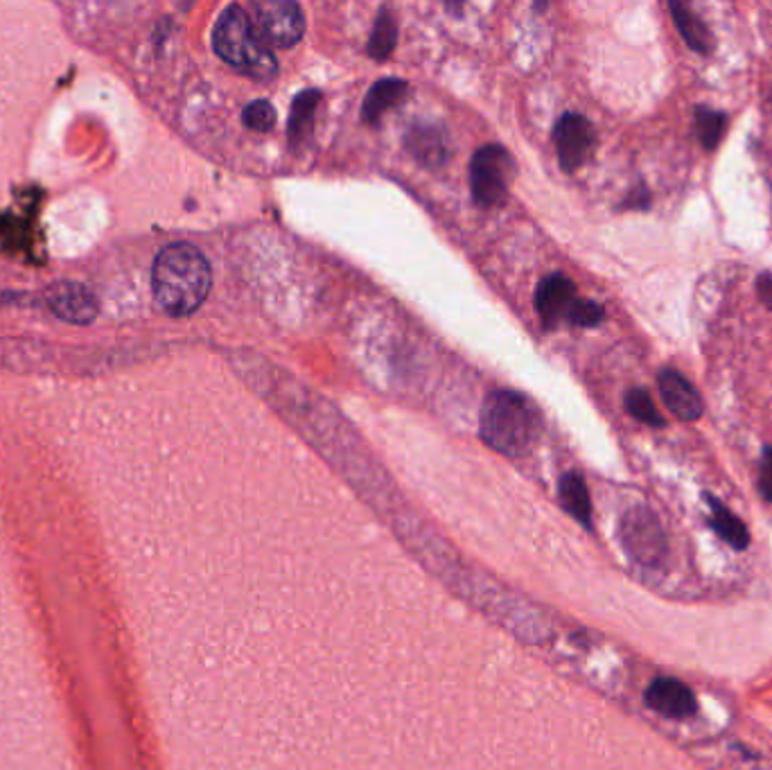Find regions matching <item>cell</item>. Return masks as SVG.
<instances>
[{
  "mask_svg": "<svg viewBox=\"0 0 772 770\" xmlns=\"http://www.w3.org/2000/svg\"><path fill=\"white\" fill-rule=\"evenodd\" d=\"M576 300V287L574 283L563 274H552L543 283L537 285L535 292V307L543 322L554 328L558 322L567 319L572 305Z\"/></svg>",
  "mask_w": 772,
  "mask_h": 770,
  "instance_id": "11",
  "label": "cell"
},
{
  "mask_svg": "<svg viewBox=\"0 0 772 770\" xmlns=\"http://www.w3.org/2000/svg\"><path fill=\"white\" fill-rule=\"evenodd\" d=\"M594 138H596L594 127L590 125L587 118L578 113H565L558 120L554 129V142H556V151H558L563 170L574 172L587 161L594 147Z\"/></svg>",
  "mask_w": 772,
  "mask_h": 770,
  "instance_id": "7",
  "label": "cell"
},
{
  "mask_svg": "<svg viewBox=\"0 0 772 770\" xmlns=\"http://www.w3.org/2000/svg\"><path fill=\"white\" fill-rule=\"evenodd\" d=\"M707 502L712 509L710 524L714 526V531L734 550H745L750 543V533H748L745 524L725 504H721L716 497L707 495Z\"/></svg>",
  "mask_w": 772,
  "mask_h": 770,
  "instance_id": "14",
  "label": "cell"
},
{
  "mask_svg": "<svg viewBox=\"0 0 772 770\" xmlns=\"http://www.w3.org/2000/svg\"><path fill=\"white\" fill-rule=\"evenodd\" d=\"M624 405L633 418H637L640 423H644L649 427H664L666 425V421L660 416V412H657V407H655V403L646 389H631L626 394Z\"/></svg>",
  "mask_w": 772,
  "mask_h": 770,
  "instance_id": "20",
  "label": "cell"
},
{
  "mask_svg": "<svg viewBox=\"0 0 772 770\" xmlns=\"http://www.w3.org/2000/svg\"><path fill=\"white\" fill-rule=\"evenodd\" d=\"M243 120L254 131H269L276 125V111H274V107L269 102L258 100V102H251L245 109Z\"/></svg>",
  "mask_w": 772,
  "mask_h": 770,
  "instance_id": "22",
  "label": "cell"
},
{
  "mask_svg": "<svg viewBox=\"0 0 772 770\" xmlns=\"http://www.w3.org/2000/svg\"><path fill=\"white\" fill-rule=\"evenodd\" d=\"M657 387L664 405L680 421H699L703 416V398L682 373L673 368H662L657 375Z\"/></svg>",
  "mask_w": 772,
  "mask_h": 770,
  "instance_id": "9",
  "label": "cell"
},
{
  "mask_svg": "<svg viewBox=\"0 0 772 770\" xmlns=\"http://www.w3.org/2000/svg\"><path fill=\"white\" fill-rule=\"evenodd\" d=\"M405 96H407V85L403 80H382V82H377L368 91V96L364 100L362 118L366 122H377L384 111H389L392 107H396Z\"/></svg>",
  "mask_w": 772,
  "mask_h": 770,
  "instance_id": "13",
  "label": "cell"
},
{
  "mask_svg": "<svg viewBox=\"0 0 772 770\" xmlns=\"http://www.w3.org/2000/svg\"><path fill=\"white\" fill-rule=\"evenodd\" d=\"M319 100H321V96L317 91H305L294 100L291 116H289V140L291 142L300 140L307 131H310Z\"/></svg>",
  "mask_w": 772,
  "mask_h": 770,
  "instance_id": "17",
  "label": "cell"
},
{
  "mask_svg": "<svg viewBox=\"0 0 772 770\" xmlns=\"http://www.w3.org/2000/svg\"><path fill=\"white\" fill-rule=\"evenodd\" d=\"M756 292L761 294V298H763L765 303H772V276H770V274L759 276V280H756Z\"/></svg>",
  "mask_w": 772,
  "mask_h": 770,
  "instance_id": "24",
  "label": "cell"
},
{
  "mask_svg": "<svg viewBox=\"0 0 772 770\" xmlns=\"http://www.w3.org/2000/svg\"><path fill=\"white\" fill-rule=\"evenodd\" d=\"M46 300L50 305V310L59 319L70 322V324L89 326L98 317L96 296L80 283H70V280L55 283L52 287H48Z\"/></svg>",
  "mask_w": 772,
  "mask_h": 770,
  "instance_id": "8",
  "label": "cell"
},
{
  "mask_svg": "<svg viewBox=\"0 0 772 770\" xmlns=\"http://www.w3.org/2000/svg\"><path fill=\"white\" fill-rule=\"evenodd\" d=\"M603 317H605V313H603V307L598 303L576 298L570 315H567V322L578 326V328H594V326H598L603 322Z\"/></svg>",
  "mask_w": 772,
  "mask_h": 770,
  "instance_id": "21",
  "label": "cell"
},
{
  "mask_svg": "<svg viewBox=\"0 0 772 770\" xmlns=\"http://www.w3.org/2000/svg\"><path fill=\"white\" fill-rule=\"evenodd\" d=\"M407 145L414 151V157L425 166H438L445 161V140H443V134L434 127L418 125L409 134Z\"/></svg>",
  "mask_w": 772,
  "mask_h": 770,
  "instance_id": "15",
  "label": "cell"
},
{
  "mask_svg": "<svg viewBox=\"0 0 772 770\" xmlns=\"http://www.w3.org/2000/svg\"><path fill=\"white\" fill-rule=\"evenodd\" d=\"M669 10H671L673 23H675L680 37L684 39V43H686L693 52L710 55L712 48H714V39H712L710 28H707L696 14H693L686 6H682V3H671Z\"/></svg>",
  "mask_w": 772,
  "mask_h": 770,
  "instance_id": "12",
  "label": "cell"
},
{
  "mask_svg": "<svg viewBox=\"0 0 772 770\" xmlns=\"http://www.w3.org/2000/svg\"><path fill=\"white\" fill-rule=\"evenodd\" d=\"M396 41H398V26H396L392 12L382 10L379 19H377V23L373 28V37L368 41V55L373 59L382 61V59H386L394 52Z\"/></svg>",
  "mask_w": 772,
  "mask_h": 770,
  "instance_id": "18",
  "label": "cell"
},
{
  "mask_svg": "<svg viewBox=\"0 0 772 770\" xmlns=\"http://www.w3.org/2000/svg\"><path fill=\"white\" fill-rule=\"evenodd\" d=\"M759 493L765 502H772V447H763L759 458Z\"/></svg>",
  "mask_w": 772,
  "mask_h": 770,
  "instance_id": "23",
  "label": "cell"
},
{
  "mask_svg": "<svg viewBox=\"0 0 772 770\" xmlns=\"http://www.w3.org/2000/svg\"><path fill=\"white\" fill-rule=\"evenodd\" d=\"M622 543L626 552L642 565L655 567L666 556V537L653 511L637 506L622 520Z\"/></svg>",
  "mask_w": 772,
  "mask_h": 770,
  "instance_id": "5",
  "label": "cell"
},
{
  "mask_svg": "<svg viewBox=\"0 0 772 770\" xmlns=\"http://www.w3.org/2000/svg\"><path fill=\"white\" fill-rule=\"evenodd\" d=\"M210 285L212 274L206 256L188 243L166 247L154 260V298L172 317L192 315L206 300Z\"/></svg>",
  "mask_w": 772,
  "mask_h": 770,
  "instance_id": "1",
  "label": "cell"
},
{
  "mask_svg": "<svg viewBox=\"0 0 772 770\" xmlns=\"http://www.w3.org/2000/svg\"><path fill=\"white\" fill-rule=\"evenodd\" d=\"M561 502L563 506L585 526L592 522V504H590V493L578 473H567L561 480Z\"/></svg>",
  "mask_w": 772,
  "mask_h": 770,
  "instance_id": "16",
  "label": "cell"
},
{
  "mask_svg": "<svg viewBox=\"0 0 772 770\" xmlns=\"http://www.w3.org/2000/svg\"><path fill=\"white\" fill-rule=\"evenodd\" d=\"M646 705L666 719H686L699 710L693 691L675 678H657L646 689Z\"/></svg>",
  "mask_w": 772,
  "mask_h": 770,
  "instance_id": "10",
  "label": "cell"
},
{
  "mask_svg": "<svg viewBox=\"0 0 772 770\" xmlns=\"http://www.w3.org/2000/svg\"><path fill=\"white\" fill-rule=\"evenodd\" d=\"M537 414L533 405L515 392H495L482 407V438L506 456H522L535 441Z\"/></svg>",
  "mask_w": 772,
  "mask_h": 770,
  "instance_id": "3",
  "label": "cell"
},
{
  "mask_svg": "<svg viewBox=\"0 0 772 770\" xmlns=\"http://www.w3.org/2000/svg\"><path fill=\"white\" fill-rule=\"evenodd\" d=\"M212 46L226 63L260 77V80L274 77L278 70L269 43L260 34L256 21L240 6H230L221 12L212 30Z\"/></svg>",
  "mask_w": 772,
  "mask_h": 770,
  "instance_id": "2",
  "label": "cell"
},
{
  "mask_svg": "<svg viewBox=\"0 0 772 770\" xmlns=\"http://www.w3.org/2000/svg\"><path fill=\"white\" fill-rule=\"evenodd\" d=\"M513 177V157L502 145L482 147L471 166L473 197L484 208L504 204L508 195V181Z\"/></svg>",
  "mask_w": 772,
  "mask_h": 770,
  "instance_id": "4",
  "label": "cell"
},
{
  "mask_svg": "<svg viewBox=\"0 0 772 770\" xmlns=\"http://www.w3.org/2000/svg\"><path fill=\"white\" fill-rule=\"evenodd\" d=\"M256 26L265 41L276 48H291L305 32V17L300 6L291 0H258L254 3Z\"/></svg>",
  "mask_w": 772,
  "mask_h": 770,
  "instance_id": "6",
  "label": "cell"
},
{
  "mask_svg": "<svg viewBox=\"0 0 772 770\" xmlns=\"http://www.w3.org/2000/svg\"><path fill=\"white\" fill-rule=\"evenodd\" d=\"M725 125H728L725 113L714 111L710 107L696 109V134H699V140L705 149L712 151L721 142V138L725 134Z\"/></svg>",
  "mask_w": 772,
  "mask_h": 770,
  "instance_id": "19",
  "label": "cell"
}]
</instances>
